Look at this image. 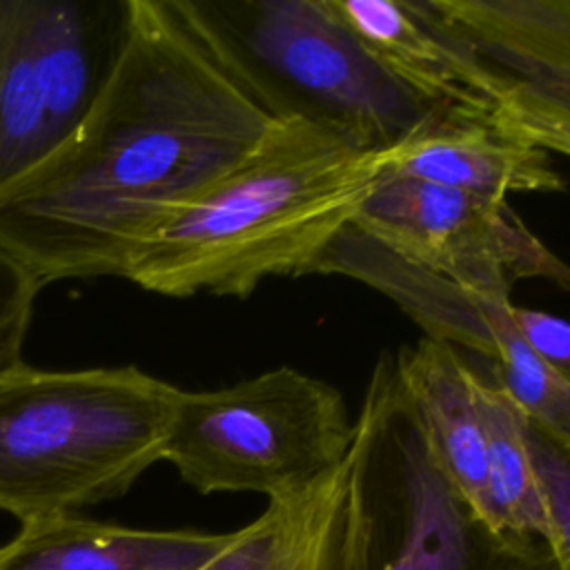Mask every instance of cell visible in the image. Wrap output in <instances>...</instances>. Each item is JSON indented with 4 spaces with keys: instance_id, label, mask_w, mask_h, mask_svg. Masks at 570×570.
Instances as JSON below:
<instances>
[{
    "instance_id": "obj_1",
    "label": "cell",
    "mask_w": 570,
    "mask_h": 570,
    "mask_svg": "<svg viewBox=\"0 0 570 570\" xmlns=\"http://www.w3.org/2000/svg\"><path fill=\"white\" fill-rule=\"evenodd\" d=\"M272 122L169 0H136L125 51L80 129L0 194V245L42 285L125 278L160 223Z\"/></svg>"
},
{
    "instance_id": "obj_2",
    "label": "cell",
    "mask_w": 570,
    "mask_h": 570,
    "mask_svg": "<svg viewBox=\"0 0 570 570\" xmlns=\"http://www.w3.org/2000/svg\"><path fill=\"white\" fill-rule=\"evenodd\" d=\"M381 176L383 151L305 120H274L160 223L125 278L174 298H247L265 278L316 272Z\"/></svg>"
},
{
    "instance_id": "obj_3",
    "label": "cell",
    "mask_w": 570,
    "mask_h": 570,
    "mask_svg": "<svg viewBox=\"0 0 570 570\" xmlns=\"http://www.w3.org/2000/svg\"><path fill=\"white\" fill-rule=\"evenodd\" d=\"M178 387L134 367L0 376V510L22 525L125 494L163 448Z\"/></svg>"
},
{
    "instance_id": "obj_4",
    "label": "cell",
    "mask_w": 570,
    "mask_h": 570,
    "mask_svg": "<svg viewBox=\"0 0 570 570\" xmlns=\"http://www.w3.org/2000/svg\"><path fill=\"white\" fill-rule=\"evenodd\" d=\"M218 67L272 120H305L385 151L439 116L399 85L332 0H169Z\"/></svg>"
},
{
    "instance_id": "obj_5",
    "label": "cell",
    "mask_w": 570,
    "mask_h": 570,
    "mask_svg": "<svg viewBox=\"0 0 570 570\" xmlns=\"http://www.w3.org/2000/svg\"><path fill=\"white\" fill-rule=\"evenodd\" d=\"M341 570H557L546 541L499 530L445 476L390 354L354 419Z\"/></svg>"
},
{
    "instance_id": "obj_6",
    "label": "cell",
    "mask_w": 570,
    "mask_h": 570,
    "mask_svg": "<svg viewBox=\"0 0 570 570\" xmlns=\"http://www.w3.org/2000/svg\"><path fill=\"white\" fill-rule=\"evenodd\" d=\"M352 439L341 392L283 365L218 390H178L163 461L203 494L278 499L341 465Z\"/></svg>"
},
{
    "instance_id": "obj_7",
    "label": "cell",
    "mask_w": 570,
    "mask_h": 570,
    "mask_svg": "<svg viewBox=\"0 0 570 570\" xmlns=\"http://www.w3.org/2000/svg\"><path fill=\"white\" fill-rule=\"evenodd\" d=\"M136 0H0V194L56 156L111 80Z\"/></svg>"
},
{
    "instance_id": "obj_8",
    "label": "cell",
    "mask_w": 570,
    "mask_h": 570,
    "mask_svg": "<svg viewBox=\"0 0 570 570\" xmlns=\"http://www.w3.org/2000/svg\"><path fill=\"white\" fill-rule=\"evenodd\" d=\"M352 227L399 258L492 301H510L521 278L570 292V265L510 209L407 176H381Z\"/></svg>"
},
{
    "instance_id": "obj_9",
    "label": "cell",
    "mask_w": 570,
    "mask_h": 570,
    "mask_svg": "<svg viewBox=\"0 0 570 570\" xmlns=\"http://www.w3.org/2000/svg\"><path fill=\"white\" fill-rule=\"evenodd\" d=\"M367 53L439 111L492 118L505 76L456 36L428 0H332Z\"/></svg>"
},
{
    "instance_id": "obj_10",
    "label": "cell",
    "mask_w": 570,
    "mask_h": 570,
    "mask_svg": "<svg viewBox=\"0 0 570 570\" xmlns=\"http://www.w3.org/2000/svg\"><path fill=\"white\" fill-rule=\"evenodd\" d=\"M383 176H407L494 203L519 191L563 189L550 154L468 116H439L385 149Z\"/></svg>"
},
{
    "instance_id": "obj_11",
    "label": "cell",
    "mask_w": 570,
    "mask_h": 570,
    "mask_svg": "<svg viewBox=\"0 0 570 570\" xmlns=\"http://www.w3.org/2000/svg\"><path fill=\"white\" fill-rule=\"evenodd\" d=\"M394 370L430 454L454 488L490 521L485 436L474 394V367L454 345L423 336L399 350Z\"/></svg>"
},
{
    "instance_id": "obj_12",
    "label": "cell",
    "mask_w": 570,
    "mask_h": 570,
    "mask_svg": "<svg viewBox=\"0 0 570 570\" xmlns=\"http://www.w3.org/2000/svg\"><path fill=\"white\" fill-rule=\"evenodd\" d=\"M220 541L196 530H136L76 514L24 523L0 570H194Z\"/></svg>"
},
{
    "instance_id": "obj_13",
    "label": "cell",
    "mask_w": 570,
    "mask_h": 570,
    "mask_svg": "<svg viewBox=\"0 0 570 570\" xmlns=\"http://www.w3.org/2000/svg\"><path fill=\"white\" fill-rule=\"evenodd\" d=\"M347 456L305 490L269 499L194 570H341Z\"/></svg>"
},
{
    "instance_id": "obj_14",
    "label": "cell",
    "mask_w": 570,
    "mask_h": 570,
    "mask_svg": "<svg viewBox=\"0 0 570 570\" xmlns=\"http://www.w3.org/2000/svg\"><path fill=\"white\" fill-rule=\"evenodd\" d=\"M316 272H341L383 292L405 309L430 338L494 356L488 303L456 283L416 267L352 225L332 243Z\"/></svg>"
},
{
    "instance_id": "obj_15",
    "label": "cell",
    "mask_w": 570,
    "mask_h": 570,
    "mask_svg": "<svg viewBox=\"0 0 570 570\" xmlns=\"http://www.w3.org/2000/svg\"><path fill=\"white\" fill-rule=\"evenodd\" d=\"M510 80L570 78V0H428Z\"/></svg>"
},
{
    "instance_id": "obj_16",
    "label": "cell",
    "mask_w": 570,
    "mask_h": 570,
    "mask_svg": "<svg viewBox=\"0 0 570 570\" xmlns=\"http://www.w3.org/2000/svg\"><path fill=\"white\" fill-rule=\"evenodd\" d=\"M474 394L485 436L490 521L510 534L546 541L548 512L537 476L528 419L494 379L474 370Z\"/></svg>"
},
{
    "instance_id": "obj_17",
    "label": "cell",
    "mask_w": 570,
    "mask_h": 570,
    "mask_svg": "<svg viewBox=\"0 0 570 570\" xmlns=\"http://www.w3.org/2000/svg\"><path fill=\"white\" fill-rule=\"evenodd\" d=\"M510 301H490L494 381L548 436L570 448V381L543 361L510 318Z\"/></svg>"
},
{
    "instance_id": "obj_18",
    "label": "cell",
    "mask_w": 570,
    "mask_h": 570,
    "mask_svg": "<svg viewBox=\"0 0 570 570\" xmlns=\"http://www.w3.org/2000/svg\"><path fill=\"white\" fill-rule=\"evenodd\" d=\"M490 125L512 140L570 158V78H505Z\"/></svg>"
},
{
    "instance_id": "obj_19",
    "label": "cell",
    "mask_w": 570,
    "mask_h": 570,
    "mask_svg": "<svg viewBox=\"0 0 570 570\" xmlns=\"http://www.w3.org/2000/svg\"><path fill=\"white\" fill-rule=\"evenodd\" d=\"M528 439L548 512L546 543L557 570H570V448L528 421Z\"/></svg>"
},
{
    "instance_id": "obj_20",
    "label": "cell",
    "mask_w": 570,
    "mask_h": 570,
    "mask_svg": "<svg viewBox=\"0 0 570 570\" xmlns=\"http://www.w3.org/2000/svg\"><path fill=\"white\" fill-rule=\"evenodd\" d=\"M42 283L0 245V376L22 365V345Z\"/></svg>"
},
{
    "instance_id": "obj_21",
    "label": "cell",
    "mask_w": 570,
    "mask_h": 570,
    "mask_svg": "<svg viewBox=\"0 0 570 570\" xmlns=\"http://www.w3.org/2000/svg\"><path fill=\"white\" fill-rule=\"evenodd\" d=\"M510 318L530 343V347L548 361L566 381H570V321L550 312L528 309L510 303Z\"/></svg>"
}]
</instances>
